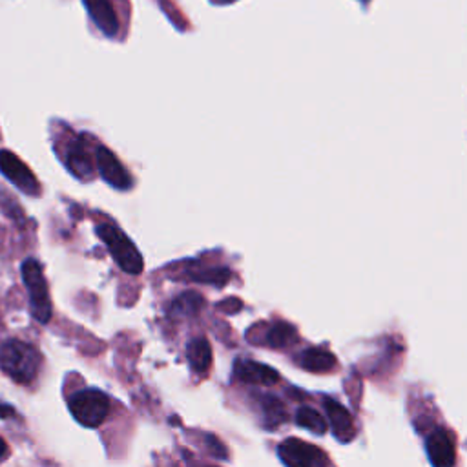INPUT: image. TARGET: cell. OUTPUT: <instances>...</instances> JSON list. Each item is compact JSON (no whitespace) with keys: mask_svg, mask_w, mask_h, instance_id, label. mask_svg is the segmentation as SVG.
<instances>
[{"mask_svg":"<svg viewBox=\"0 0 467 467\" xmlns=\"http://www.w3.org/2000/svg\"><path fill=\"white\" fill-rule=\"evenodd\" d=\"M296 424H298L300 427H303V429L314 433V434H323V433L327 431V422H325V418H323L318 411H314V409H310V407H301V409H298V413H296Z\"/></svg>","mask_w":467,"mask_h":467,"instance_id":"e0dca14e","label":"cell"},{"mask_svg":"<svg viewBox=\"0 0 467 467\" xmlns=\"http://www.w3.org/2000/svg\"><path fill=\"white\" fill-rule=\"evenodd\" d=\"M298 341V332L292 325L289 323H274L269 332H267V345L274 347V348H285L291 347Z\"/></svg>","mask_w":467,"mask_h":467,"instance_id":"2e32d148","label":"cell"},{"mask_svg":"<svg viewBox=\"0 0 467 467\" xmlns=\"http://www.w3.org/2000/svg\"><path fill=\"white\" fill-rule=\"evenodd\" d=\"M23 280H24V285L30 292V303H32L33 318L39 323L46 325L52 319L53 310H52V300H50L48 283H46L43 265L37 260L28 258L23 263Z\"/></svg>","mask_w":467,"mask_h":467,"instance_id":"277c9868","label":"cell"},{"mask_svg":"<svg viewBox=\"0 0 467 467\" xmlns=\"http://www.w3.org/2000/svg\"><path fill=\"white\" fill-rule=\"evenodd\" d=\"M71 416L88 429L99 427L110 415V400L99 389H82L68 400Z\"/></svg>","mask_w":467,"mask_h":467,"instance_id":"5b68a950","label":"cell"},{"mask_svg":"<svg viewBox=\"0 0 467 467\" xmlns=\"http://www.w3.org/2000/svg\"><path fill=\"white\" fill-rule=\"evenodd\" d=\"M427 456L433 465L436 467H447L456 462V451H454V440L445 429L434 431L427 438Z\"/></svg>","mask_w":467,"mask_h":467,"instance_id":"30bf717a","label":"cell"},{"mask_svg":"<svg viewBox=\"0 0 467 467\" xmlns=\"http://www.w3.org/2000/svg\"><path fill=\"white\" fill-rule=\"evenodd\" d=\"M186 358L194 373L203 375L212 366V348L205 338H195L186 347Z\"/></svg>","mask_w":467,"mask_h":467,"instance_id":"4fadbf2b","label":"cell"},{"mask_svg":"<svg viewBox=\"0 0 467 467\" xmlns=\"http://www.w3.org/2000/svg\"><path fill=\"white\" fill-rule=\"evenodd\" d=\"M41 353L26 341L8 339L0 345V369L17 384H32L41 371Z\"/></svg>","mask_w":467,"mask_h":467,"instance_id":"6da1fadb","label":"cell"},{"mask_svg":"<svg viewBox=\"0 0 467 467\" xmlns=\"http://www.w3.org/2000/svg\"><path fill=\"white\" fill-rule=\"evenodd\" d=\"M263 413H265L267 424L272 425V427H276V425H280L281 422L287 420V413H285L283 404L278 398H272V396L263 398Z\"/></svg>","mask_w":467,"mask_h":467,"instance_id":"d6986e66","label":"cell"},{"mask_svg":"<svg viewBox=\"0 0 467 467\" xmlns=\"http://www.w3.org/2000/svg\"><path fill=\"white\" fill-rule=\"evenodd\" d=\"M90 21L108 39L127 33L130 19L129 0H82Z\"/></svg>","mask_w":467,"mask_h":467,"instance_id":"7a4b0ae2","label":"cell"},{"mask_svg":"<svg viewBox=\"0 0 467 467\" xmlns=\"http://www.w3.org/2000/svg\"><path fill=\"white\" fill-rule=\"evenodd\" d=\"M336 358L329 350L307 348L300 357V366L310 373H329L336 367Z\"/></svg>","mask_w":467,"mask_h":467,"instance_id":"5bb4252c","label":"cell"},{"mask_svg":"<svg viewBox=\"0 0 467 467\" xmlns=\"http://www.w3.org/2000/svg\"><path fill=\"white\" fill-rule=\"evenodd\" d=\"M12 416H15L14 407L8 404H0V418H12Z\"/></svg>","mask_w":467,"mask_h":467,"instance_id":"44dd1931","label":"cell"},{"mask_svg":"<svg viewBox=\"0 0 467 467\" xmlns=\"http://www.w3.org/2000/svg\"><path fill=\"white\" fill-rule=\"evenodd\" d=\"M215 3H232V0H215Z\"/></svg>","mask_w":467,"mask_h":467,"instance_id":"603a6c76","label":"cell"},{"mask_svg":"<svg viewBox=\"0 0 467 467\" xmlns=\"http://www.w3.org/2000/svg\"><path fill=\"white\" fill-rule=\"evenodd\" d=\"M205 443L208 447V453L217 458V460H224L226 458V447L214 436V434H206L205 438Z\"/></svg>","mask_w":467,"mask_h":467,"instance_id":"ffe728a7","label":"cell"},{"mask_svg":"<svg viewBox=\"0 0 467 467\" xmlns=\"http://www.w3.org/2000/svg\"><path fill=\"white\" fill-rule=\"evenodd\" d=\"M95 163L100 177L111 185L117 190H130L134 185V179L130 172L121 165V161L117 159V156L108 150L106 147H97L95 152Z\"/></svg>","mask_w":467,"mask_h":467,"instance_id":"ba28073f","label":"cell"},{"mask_svg":"<svg viewBox=\"0 0 467 467\" xmlns=\"http://www.w3.org/2000/svg\"><path fill=\"white\" fill-rule=\"evenodd\" d=\"M194 281H199V283H208V285H214V287H223L230 281V276L232 272L228 269H208V271H203V272H192L190 274Z\"/></svg>","mask_w":467,"mask_h":467,"instance_id":"ac0fdd59","label":"cell"},{"mask_svg":"<svg viewBox=\"0 0 467 467\" xmlns=\"http://www.w3.org/2000/svg\"><path fill=\"white\" fill-rule=\"evenodd\" d=\"M66 167L68 170L81 181H90L97 163L91 159L86 145L79 139L77 143H73L71 147H68V154H66Z\"/></svg>","mask_w":467,"mask_h":467,"instance_id":"7c38bea8","label":"cell"},{"mask_svg":"<svg viewBox=\"0 0 467 467\" xmlns=\"http://www.w3.org/2000/svg\"><path fill=\"white\" fill-rule=\"evenodd\" d=\"M234 375H236L242 382L256 384V386H265V387H271V386L280 382L278 371H274L269 366L253 362V360H240V362H236V367H234Z\"/></svg>","mask_w":467,"mask_h":467,"instance_id":"8fae6325","label":"cell"},{"mask_svg":"<svg viewBox=\"0 0 467 467\" xmlns=\"http://www.w3.org/2000/svg\"><path fill=\"white\" fill-rule=\"evenodd\" d=\"M323 407H325V413H327V418H329L334 436L341 442L353 440L357 434L355 416L350 415L339 402H336L332 398H325Z\"/></svg>","mask_w":467,"mask_h":467,"instance_id":"9c48e42d","label":"cell"},{"mask_svg":"<svg viewBox=\"0 0 467 467\" xmlns=\"http://www.w3.org/2000/svg\"><path fill=\"white\" fill-rule=\"evenodd\" d=\"M203 296H199L197 292H185L179 298H176L170 305H168V312L174 318H188V316H195L201 307H203Z\"/></svg>","mask_w":467,"mask_h":467,"instance_id":"9a60e30c","label":"cell"},{"mask_svg":"<svg viewBox=\"0 0 467 467\" xmlns=\"http://www.w3.org/2000/svg\"><path fill=\"white\" fill-rule=\"evenodd\" d=\"M280 460L289 467H323L329 465L327 454L312 443L298 438H287L278 447Z\"/></svg>","mask_w":467,"mask_h":467,"instance_id":"8992f818","label":"cell"},{"mask_svg":"<svg viewBox=\"0 0 467 467\" xmlns=\"http://www.w3.org/2000/svg\"><path fill=\"white\" fill-rule=\"evenodd\" d=\"M0 172L5 174L6 179H10L19 190H23L28 195H39L41 185L33 172L28 168L24 161H21L14 152L0 150Z\"/></svg>","mask_w":467,"mask_h":467,"instance_id":"52a82bcc","label":"cell"},{"mask_svg":"<svg viewBox=\"0 0 467 467\" xmlns=\"http://www.w3.org/2000/svg\"><path fill=\"white\" fill-rule=\"evenodd\" d=\"M10 454V449H8V443L5 442V438H0V462H3L6 456Z\"/></svg>","mask_w":467,"mask_h":467,"instance_id":"7402d4cb","label":"cell"},{"mask_svg":"<svg viewBox=\"0 0 467 467\" xmlns=\"http://www.w3.org/2000/svg\"><path fill=\"white\" fill-rule=\"evenodd\" d=\"M97 236L108 247L111 258L127 274L138 276L143 272V256L127 234L111 223L97 224Z\"/></svg>","mask_w":467,"mask_h":467,"instance_id":"3957f363","label":"cell"}]
</instances>
